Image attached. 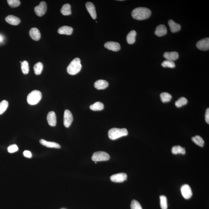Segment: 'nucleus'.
<instances>
[{"mask_svg": "<svg viewBox=\"0 0 209 209\" xmlns=\"http://www.w3.org/2000/svg\"><path fill=\"white\" fill-rule=\"evenodd\" d=\"M152 12L149 9L144 7H137L132 10V17L138 20H143L150 16Z\"/></svg>", "mask_w": 209, "mask_h": 209, "instance_id": "f257e3e1", "label": "nucleus"}, {"mask_svg": "<svg viewBox=\"0 0 209 209\" xmlns=\"http://www.w3.org/2000/svg\"><path fill=\"white\" fill-rule=\"evenodd\" d=\"M82 68L81 60L79 58H76L72 61L67 68V72L70 75H74L80 72Z\"/></svg>", "mask_w": 209, "mask_h": 209, "instance_id": "f03ea898", "label": "nucleus"}, {"mask_svg": "<svg viewBox=\"0 0 209 209\" xmlns=\"http://www.w3.org/2000/svg\"><path fill=\"white\" fill-rule=\"evenodd\" d=\"M128 132L126 128H113L110 129L108 132V135L110 139L115 140L123 136L128 135Z\"/></svg>", "mask_w": 209, "mask_h": 209, "instance_id": "7ed1b4c3", "label": "nucleus"}, {"mask_svg": "<svg viewBox=\"0 0 209 209\" xmlns=\"http://www.w3.org/2000/svg\"><path fill=\"white\" fill-rule=\"evenodd\" d=\"M42 98V93L39 90L32 91L27 96V100L29 104L35 105L40 101Z\"/></svg>", "mask_w": 209, "mask_h": 209, "instance_id": "20e7f679", "label": "nucleus"}, {"mask_svg": "<svg viewBox=\"0 0 209 209\" xmlns=\"http://www.w3.org/2000/svg\"><path fill=\"white\" fill-rule=\"evenodd\" d=\"M110 156L107 153L104 152H97L94 153L91 157V159L95 162L106 161L109 160Z\"/></svg>", "mask_w": 209, "mask_h": 209, "instance_id": "39448f33", "label": "nucleus"}, {"mask_svg": "<svg viewBox=\"0 0 209 209\" xmlns=\"http://www.w3.org/2000/svg\"><path fill=\"white\" fill-rule=\"evenodd\" d=\"M35 13L37 16L41 17L45 14L47 10L46 3L44 1L40 2L39 6L35 7Z\"/></svg>", "mask_w": 209, "mask_h": 209, "instance_id": "423d86ee", "label": "nucleus"}, {"mask_svg": "<svg viewBox=\"0 0 209 209\" xmlns=\"http://www.w3.org/2000/svg\"><path fill=\"white\" fill-rule=\"evenodd\" d=\"M73 120V116L71 112L68 110H65L64 115V124L65 127H69L72 123Z\"/></svg>", "mask_w": 209, "mask_h": 209, "instance_id": "0eeeda50", "label": "nucleus"}, {"mask_svg": "<svg viewBox=\"0 0 209 209\" xmlns=\"http://www.w3.org/2000/svg\"><path fill=\"white\" fill-rule=\"evenodd\" d=\"M182 194L186 199H190L193 196V193L190 186L187 184H184L181 189Z\"/></svg>", "mask_w": 209, "mask_h": 209, "instance_id": "6e6552de", "label": "nucleus"}, {"mask_svg": "<svg viewBox=\"0 0 209 209\" xmlns=\"http://www.w3.org/2000/svg\"><path fill=\"white\" fill-rule=\"evenodd\" d=\"M111 181L115 182H123L126 181L127 175L125 173H120L112 175L110 178Z\"/></svg>", "mask_w": 209, "mask_h": 209, "instance_id": "1a4fd4ad", "label": "nucleus"}, {"mask_svg": "<svg viewBox=\"0 0 209 209\" xmlns=\"http://www.w3.org/2000/svg\"><path fill=\"white\" fill-rule=\"evenodd\" d=\"M196 47L199 49L205 51L209 49V39L205 38L198 41L196 44Z\"/></svg>", "mask_w": 209, "mask_h": 209, "instance_id": "9d476101", "label": "nucleus"}, {"mask_svg": "<svg viewBox=\"0 0 209 209\" xmlns=\"http://www.w3.org/2000/svg\"><path fill=\"white\" fill-rule=\"evenodd\" d=\"M104 47L114 52L118 51L120 49V46L119 43L112 41L107 42L104 44Z\"/></svg>", "mask_w": 209, "mask_h": 209, "instance_id": "9b49d317", "label": "nucleus"}, {"mask_svg": "<svg viewBox=\"0 0 209 209\" xmlns=\"http://www.w3.org/2000/svg\"><path fill=\"white\" fill-rule=\"evenodd\" d=\"M47 120L50 126H55L57 123V118L55 112L51 111L48 113L47 115Z\"/></svg>", "mask_w": 209, "mask_h": 209, "instance_id": "f8f14e48", "label": "nucleus"}, {"mask_svg": "<svg viewBox=\"0 0 209 209\" xmlns=\"http://www.w3.org/2000/svg\"><path fill=\"white\" fill-rule=\"evenodd\" d=\"M86 7L91 17L93 19H95L97 18V13L94 4L91 2H87L86 4Z\"/></svg>", "mask_w": 209, "mask_h": 209, "instance_id": "ddd939ff", "label": "nucleus"}, {"mask_svg": "<svg viewBox=\"0 0 209 209\" xmlns=\"http://www.w3.org/2000/svg\"><path fill=\"white\" fill-rule=\"evenodd\" d=\"M167 33V28L164 24H161L157 26L155 32V35L159 37L165 36Z\"/></svg>", "mask_w": 209, "mask_h": 209, "instance_id": "4468645a", "label": "nucleus"}, {"mask_svg": "<svg viewBox=\"0 0 209 209\" xmlns=\"http://www.w3.org/2000/svg\"><path fill=\"white\" fill-rule=\"evenodd\" d=\"M5 20L8 23L12 25H18L21 22L19 18L13 15H9L5 18Z\"/></svg>", "mask_w": 209, "mask_h": 209, "instance_id": "2eb2a0df", "label": "nucleus"}, {"mask_svg": "<svg viewBox=\"0 0 209 209\" xmlns=\"http://www.w3.org/2000/svg\"><path fill=\"white\" fill-rule=\"evenodd\" d=\"M29 35L31 39L34 40H39L41 38L40 32L37 28H31L29 32Z\"/></svg>", "mask_w": 209, "mask_h": 209, "instance_id": "dca6fc26", "label": "nucleus"}, {"mask_svg": "<svg viewBox=\"0 0 209 209\" xmlns=\"http://www.w3.org/2000/svg\"><path fill=\"white\" fill-rule=\"evenodd\" d=\"M40 142L41 144L46 147L50 148H60V145L54 142H49L46 141L44 139L40 140Z\"/></svg>", "mask_w": 209, "mask_h": 209, "instance_id": "f3484780", "label": "nucleus"}, {"mask_svg": "<svg viewBox=\"0 0 209 209\" xmlns=\"http://www.w3.org/2000/svg\"><path fill=\"white\" fill-rule=\"evenodd\" d=\"M109 86V83L106 80H100L96 81L94 84V86L98 90L106 89Z\"/></svg>", "mask_w": 209, "mask_h": 209, "instance_id": "a211bd4d", "label": "nucleus"}, {"mask_svg": "<svg viewBox=\"0 0 209 209\" xmlns=\"http://www.w3.org/2000/svg\"><path fill=\"white\" fill-rule=\"evenodd\" d=\"M164 57L167 60L173 61L178 58V54L176 52H166L164 53Z\"/></svg>", "mask_w": 209, "mask_h": 209, "instance_id": "6ab92c4d", "label": "nucleus"}, {"mask_svg": "<svg viewBox=\"0 0 209 209\" xmlns=\"http://www.w3.org/2000/svg\"><path fill=\"white\" fill-rule=\"evenodd\" d=\"M73 28L68 26H63L60 27L58 30V33L61 35H66L70 36L72 34L73 32Z\"/></svg>", "mask_w": 209, "mask_h": 209, "instance_id": "aec40b11", "label": "nucleus"}, {"mask_svg": "<svg viewBox=\"0 0 209 209\" xmlns=\"http://www.w3.org/2000/svg\"><path fill=\"white\" fill-rule=\"evenodd\" d=\"M168 24L170 27V31L172 33L176 32L181 30V26L175 22L173 20H169Z\"/></svg>", "mask_w": 209, "mask_h": 209, "instance_id": "412c9836", "label": "nucleus"}, {"mask_svg": "<svg viewBox=\"0 0 209 209\" xmlns=\"http://www.w3.org/2000/svg\"><path fill=\"white\" fill-rule=\"evenodd\" d=\"M136 34V32L135 30H132L128 33L126 37L127 41L128 44H132L135 43Z\"/></svg>", "mask_w": 209, "mask_h": 209, "instance_id": "4be33fe9", "label": "nucleus"}, {"mask_svg": "<svg viewBox=\"0 0 209 209\" xmlns=\"http://www.w3.org/2000/svg\"><path fill=\"white\" fill-rule=\"evenodd\" d=\"M61 13L65 16H68L71 14V6L69 4H65L62 7L61 10Z\"/></svg>", "mask_w": 209, "mask_h": 209, "instance_id": "5701e85b", "label": "nucleus"}, {"mask_svg": "<svg viewBox=\"0 0 209 209\" xmlns=\"http://www.w3.org/2000/svg\"><path fill=\"white\" fill-rule=\"evenodd\" d=\"M172 152L173 154H182L184 155L186 153L185 148L180 146H175L172 148Z\"/></svg>", "mask_w": 209, "mask_h": 209, "instance_id": "b1692460", "label": "nucleus"}, {"mask_svg": "<svg viewBox=\"0 0 209 209\" xmlns=\"http://www.w3.org/2000/svg\"><path fill=\"white\" fill-rule=\"evenodd\" d=\"M90 108L93 111H101L104 109V105L102 102H98L90 106Z\"/></svg>", "mask_w": 209, "mask_h": 209, "instance_id": "393cba45", "label": "nucleus"}, {"mask_svg": "<svg viewBox=\"0 0 209 209\" xmlns=\"http://www.w3.org/2000/svg\"><path fill=\"white\" fill-rule=\"evenodd\" d=\"M192 141L198 145L202 147L204 146V141L203 139L199 136H196L192 138Z\"/></svg>", "mask_w": 209, "mask_h": 209, "instance_id": "a878e982", "label": "nucleus"}, {"mask_svg": "<svg viewBox=\"0 0 209 209\" xmlns=\"http://www.w3.org/2000/svg\"><path fill=\"white\" fill-rule=\"evenodd\" d=\"M43 68V65L40 62H38L34 65L33 67L34 72L37 75L40 74Z\"/></svg>", "mask_w": 209, "mask_h": 209, "instance_id": "bb28decb", "label": "nucleus"}, {"mask_svg": "<svg viewBox=\"0 0 209 209\" xmlns=\"http://www.w3.org/2000/svg\"><path fill=\"white\" fill-rule=\"evenodd\" d=\"M172 98L171 95L168 93L163 92L161 94V100L163 103L170 102Z\"/></svg>", "mask_w": 209, "mask_h": 209, "instance_id": "cd10ccee", "label": "nucleus"}, {"mask_svg": "<svg viewBox=\"0 0 209 209\" xmlns=\"http://www.w3.org/2000/svg\"><path fill=\"white\" fill-rule=\"evenodd\" d=\"M21 69L23 73L24 74H28L29 71V66L28 62L24 61L21 63Z\"/></svg>", "mask_w": 209, "mask_h": 209, "instance_id": "c85d7f7f", "label": "nucleus"}, {"mask_svg": "<svg viewBox=\"0 0 209 209\" xmlns=\"http://www.w3.org/2000/svg\"><path fill=\"white\" fill-rule=\"evenodd\" d=\"M188 102V100L185 97H181V98L177 100L175 103V106L177 107H181L185 106Z\"/></svg>", "mask_w": 209, "mask_h": 209, "instance_id": "c756f323", "label": "nucleus"}, {"mask_svg": "<svg viewBox=\"0 0 209 209\" xmlns=\"http://www.w3.org/2000/svg\"><path fill=\"white\" fill-rule=\"evenodd\" d=\"M8 107V102L7 101L4 100L0 102V115L5 112Z\"/></svg>", "mask_w": 209, "mask_h": 209, "instance_id": "7c9ffc66", "label": "nucleus"}, {"mask_svg": "<svg viewBox=\"0 0 209 209\" xmlns=\"http://www.w3.org/2000/svg\"><path fill=\"white\" fill-rule=\"evenodd\" d=\"M161 200V207L162 209H167L168 207L167 200L165 196L161 195L160 197Z\"/></svg>", "mask_w": 209, "mask_h": 209, "instance_id": "2f4dec72", "label": "nucleus"}, {"mask_svg": "<svg viewBox=\"0 0 209 209\" xmlns=\"http://www.w3.org/2000/svg\"><path fill=\"white\" fill-rule=\"evenodd\" d=\"M161 65L164 68H174L175 65L173 61L165 60L161 63Z\"/></svg>", "mask_w": 209, "mask_h": 209, "instance_id": "473e14b6", "label": "nucleus"}, {"mask_svg": "<svg viewBox=\"0 0 209 209\" xmlns=\"http://www.w3.org/2000/svg\"><path fill=\"white\" fill-rule=\"evenodd\" d=\"M9 5L12 8L18 7L20 5V1L19 0H8L7 1Z\"/></svg>", "mask_w": 209, "mask_h": 209, "instance_id": "72a5a7b5", "label": "nucleus"}, {"mask_svg": "<svg viewBox=\"0 0 209 209\" xmlns=\"http://www.w3.org/2000/svg\"><path fill=\"white\" fill-rule=\"evenodd\" d=\"M131 209H143L141 204L138 201L133 200L131 204Z\"/></svg>", "mask_w": 209, "mask_h": 209, "instance_id": "f704fd0d", "label": "nucleus"}, {"mask_svg": "<svg viewBox=\"0 0 209 209\" xmlns=\"http://www.w3.org/2000/svg\"><path fill=\"white\" fill-rule=\"evenodd\" d=\"M18 150V148L16 144H12L7 148V150L10 153H13L17 152Z\"/></svg>", "mask_w": 209, "mask_h": 209, "instance_id": "c9c22d12", "label": "nucleus"}, {"mask_svg": "<svg viewBox=\"0 0 209 209\" xmlns=\"http://www.w3.org/2000/svg\"><path fill=\"white\" fill-rule=\"evenodd\" d=\"M23 155L24 156L26 157L30 158L32 156V155L31 152L28 150L24 151L23 152Z\"/></svg>", "mask_w": 209, "mask_h": 209, "instance_id": "e433bc0d", "label": "nucleus"}, {"mask_svg": "<svg viewBox=\"0 0 209 209\" xmlns=\"http://www.w3.org/2000/svg\"><path fill=\"white\" fill-rule=\"evenodd\" d=\"M205 120L207 123H209V109H207L205 114Z\"/></svg>", "mask_w": 209, "mask_h": 209, "instance_id": "4c0bfd02", "label": "nucleus"}, {"mask_svg": "<svg viewBox=\"0 0 209 209\" xmlns=\"http://www.w3.org/2000/svg\"><path fill=\"white\" fill-rule=\"evenodd\" d=\"M2 40V36H0V42H1Z\"/></svg>", "mask_w": 209, "mask_h": 209, "instance_id": "58836bf2", "label": "nucleus"}]
</instances>
